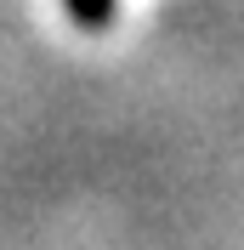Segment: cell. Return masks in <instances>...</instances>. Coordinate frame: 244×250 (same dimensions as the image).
<instances>
[{
    "instance_id": "cell-1",
    "label": "cell",
    "mask_w": 244,
    "mask_h": 250,
    "mask_svg": "<svg viewBox=\"0 0 244 250\" xmlns=\"http://www.w3.org/2000/svg\"><path fill=\"white\" fill-rule=\"evenodd\" d=\"M62 6H68V17L80 29H108L114 12H120V0H62Z\"/></svg>"
}]
</instances>
